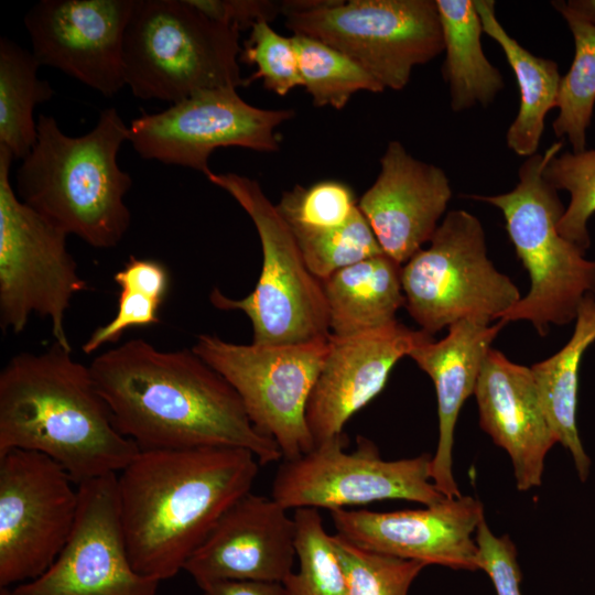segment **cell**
Here are the masks:
<instances>
[{"mask_svg":"<svg viewBox=\"0 0 595 595\" xmlns=\"http://www.w3.org/2000/svg\"><path fill=\"white\" fill-rule=\"evenodd\" d=\"M89 369L116 428L140 451L237 447L261 465L283 458L235 389L192 349L163 351L134 338L98 355Z\"/></svg>","mask_w":595,"mask_h":595,"instance_id":"obj_1","label":"cell"},{"mask_svg":"<svg viewBox=\"0 0 595 595\" xmlns=\"http://www.w3.org/2000/svg\"><path fill=\"white\" fill-rule=\"evenodd\" d=\"M260 465L237 447L140 451L117 475L133 569L159 582L184 570L220 517L251 491Z\"/></svg>","mask_w":595,"mask_h":595,"instance_id":"obj_2","label":"cell"},{"mask_svg":"<svg viewBox=\"0 0 595 595\" xmlns=\"http://www.w3.org/2000/svg\"><path fill=\"white\" fill-rule=\"evenodd\" d=\"M44 454L79 484L119 474L140 452L116 428L89 367L54 342L13 356L0 374V455Z\"/></svg>","mask_w":595,"mask_h":595,"instance_id":"obj_3","label":"cell"},{"mask_svg":"<svg viewBox=\"0 0 595 595\" xmlns=\"http://www.w3.org/2000/svg\"><path fill=\"white\" fill-rule=\"evenodd\" d=\"M36 129L35 145L17 170L18 197L65 234L94 248L116 247L131 220L123 197L132 178L117 161L129 127L110 107L80 137L65 134L46 115Z\"/></svg>","mask_w":595,"mask_h":595,"instance_id":"obj_4","label":"cell"},{"mask_svg":"<svg viewBox=\"0 0 595 595\" xmlns=\"http://www.w3.org/2000/svg\"><path fill=\"white\" fill-rule=\"evenodd\" d=\"M561 148L562 142H554L543 154L529 156L510 192L469 196L502 213L509 239L530 278L526 296L499 321H528L541 336L548 334L551 324L574 322L583 300L595 296V260L586 259L584 250L559 232L565 208L558 191L543 177L547 163Z\"/></svg>","mask_w":595,"mask_h":595,"instance_id":"obj_5","label":"cell"},{"mask_svg":"<svg viewBox=\"0 0 595 595\" xmlns=\"http://www.w3.org/2000/svg\"><path fill=\"white\" fill-rule=\"evenodd\" d=\"M239 33L187 0H134L123 41L126 85L140 99L172 104L246 85Z\"/></svg>","mask_w":595,"mask_h":595,"instance_id":"obj_6","label":"cell"},{"mask_svg":"<svg viewBox=\"0 0 595 595\" xmlns=\"http://www.w3.org/2000/svg\"><path fill=\"white\" fill-rule=\"evenodd\" d=\"M207 180L227 192L249 215L262 248V267L253 291L244 299L218 288L212 304L241 311L251 322L252 343L280 346L329 337L328 309L322 281L307 268L293 232L260 184L237 173H209Z\"/></svg>","mask_w":595,"mask_h":595,"instance_id":"obj_7","label":"cell"},{"mask_svg":"<svg viewBox=\"0 0 595 595\" xmlns=\"http://www.w3.org/2000/svg\"><path fill=\"white\" fill-rule=\"evenodd\" d=\"M293 34L347 55L382 87L400 90L412 69L444 51L435 0L281 1Z\"/></svg>","mask_w":595,"mask_h":595,"instance_id":"obj_8","label":"cell"},{"mask_svg":"<svg viewBox=\"0 0 595 595\" xmlns=\"http://www.w3.org/2000/svg\"><path fill=\"white\" fill-rule=\"evenodd\" d=\"M401 267L405 309L430 335L462 320L491 324L521 294L487 256L479 219L450 210L429 241Z\"/></svg>","mask_w":595,"mask_h":595,"instance_id":"obj_9","label":"cell"},{"mask_svg":"<svg viewBox=\"0 0 595 595\" xmlns=\"http://www.w3.org/2000/svg\"><path fill=\"white\" fill-rule=\"evenodd\" d=\"M14 158L0 145V325L19 334L36 314L50 318L55 343L72 347L64 326L76 293L87 289L66 247L67 234L24 204L13 191Z\"/></svg>","mask_w":595,"mask_h":595,"instance_id":"obj_10","label":"cell"},{"mask_svg":"<svg viewBox=\"0 0 595 595\" xmlns=\"http://www.w3.org/2000/svg\"><path fill=\"white\" fill-rule=\"evenodd\" d=\"M327 342L240 345L201 334L192 350L228 381L252 425L274 440L283 459L290 461L315 446L305 411Z\"/></svg>","mask_w":595,"mask_h":595,"instance_id":"obj_11","label":"cell"},{"mask_svg":"<svg viewBox=\"0 0 595 595\" xmlns=\"http://www.w3.org/2000/svg\"><path fill=\"white\" fill-rule=\"evenodd\" d=\"M345 433L315 445L309 453L283 461L272 482L271 497L286 510L329 511L387 499L424 506L444 500L431 479L432 456L386 461L370 440L357 437L347 452Z\"/></svg>","mask_w":595,"mask_h":595,"instance_id":"obj_12","label":"cell"},{"mask_svg":"<svg viewBox=\"0 0 595 595\" xmlns=\"http://www.w3.org/2000/svg\"><path fill=\"white\" fill-rule=\"evenodd\" d=\"M78 486L48 456L0 455V587L32 581L57 559L76 521Z\"/></svg>","mask_w":595,"mask_h":595,"instance_id":"obj_13","label":"cell"},{"mask_svg":"<svg viewBox=\"0 0 595 595\" xmlns=\"http://www.w3.org/2000/svg\"><path fill=\"white\" fill-rule=\"evenodd\" d=\"M236 89L202 90L163 111L142 112L129 126V141L143 159L190 167L205 176L213 172L208 160L218 148L278 151L277 128L295 111L251 106Z\"/></svg>","mask_w":595,"mask_h":595,"instance_id":"obj_14","label":"cell"},{"mask_svg":"<svg viewBox=\"0 0 595 595\" xmlns=\"http://www.w3.org/2000/svg\"><path fill=\"white\" fill-rule=\"evenodd\" d=\"M117 475L78 485V512L63 550L41 576L8 588L10 595H158L160 582L131 564Z\"/></svg>","mask_w":595,"mask_h":595,"instance_id":"obj_15","label":"cell"},{"mask_svg":"<svg viewBox=\"0 0 595 595\" xmlns=\"http://www.w3.org/2000/svg\"><path fill=\"white\" fill-rule=\"evenodd\" d=\"M134 0H41L24 17L41 66L106 97L126 85L123 41Z\"/></svg>","mask_w":595,"mask_h":595,"instance_id":"obj_16","label":"cell"},{"mask_svg":"<svg viewBox=\"0 0 595 595\" xmlns=\"http://www.w3.org/2000/svg\"><path fill=\"white\" fill-rule=\"evenodd\" d=\"M329 512L336 533L363 548L426 566L479 570L475 533L484 507L472 496L445 498L424 509Z\"/></svg>","mask_w":595,"mask_h":595,"instance_id":"obj_17","label":"cell"},{"mask_svg":"<svg viewBox=\"0 0 595 595\" xmlns=\"http://www.w3.org/2000/svg\"><path fill=\"white\" fill-rule=\"evenodd\" d=\"M430 337L398 321L357 335H329L305 411L314 444L344 433L346 422L385 388L396 364Z\"/></svg>","mask_w":595,"mask_h":595,"instance_id":"obj_18","label":"cell"},{"mask_svg":"<svg viewBox=\"0 0 595 595\" xmlns=\"http://www.w3.org/2000/svg\"><path fill=\"white\" fill-rule=\"evenodd\" d=\"M296 559L295 522L272 497L239 498L194 551L184 570L201 587L221 581H283Z\"/></svg>","mask_w":595,"mask_h":595,"instance_id":"obj_19","label":"cell"},{"mask_svg":"<svg viewBox=\"0 0 595 595\" xmlns=\"http://www.w3.org/2000/svg\"><path fill=\"white\" fill-rule=\"evenodd\" d=\"M452 198L445 172L388 143L380 172L357 205L382 251L403 266L433 237Z\"/></svg>","mask_w":595,"mask_h":595,"instance_id":"obj_20","label":"cell"},{"mask_svg":"<svg viewBox=\"0 0 595 595\" xmlns=\"http://www.w3.org/2000/svg\"><path fill=\"white\" fill-rule=\"evenodd\" d=\"M482 429L509 455L517 488L541 485L544 459L556 443L531 368L490 348L474 390Z\"/></svg>","mask_w":595,"mask_h":595,"instance_id":"obj_21","label":"cell"},{"mask_svg":"<svg viewBox=\"0 0 595 595\" xmlns=\"http://www.w3.org/2000/svg\"><path fill=\"white\" fill-rule=\"evenodd\" d=\"M504 325L501 321L484 324L462 320L448 326L442 339L430 337L409 354L435 387L439 440L431 461V479L446 498L462 496L453 476L455 424L464 402L474 394L485 357Z\"/></svg>","mask_w":595,"mask_h":595,"instance_id":"obj_22","label":"cell"},{"mask_svg":"<svg viewBox=\"0 0 595 595\" xmlns=\"http://www.w3.org/2000/svg\"><path fill=\"white\" fill-rule=\"evenodd\" d=\"M401 267L381 253L322 280L331 335H357L394 323L405 304Z\"/></svg>","mask_w":595,"mask_h":595,"instance_id":"obj_23","label":"cell"},{"mask_svg":"<svg viewBox=\"0 0 595 595\" xmlns=\"http://www.w3.org/2000/svg\"><path fill=\"white\" fill-rule=\"evenodd\" d=\"M573 334L553 356L531 368L539 398L556 443L572 455L578 477L585 482L591 459L576 426L578 370L586 349L595 342V296H586L576 315Z\"/></svg>","mask_w":595,"mask_h":595,"instance_id":"obj_24","label":"cell"},{"mask_svg":"<svg viewBox=\"0 0 595 595\" xmlns=\"http://www.w3.org/2000/svg\"><path fill=\"white\" fill-rule=\"evenodd\" d=\"M474 1L484 33L500 45L519 87V110L507 131V145L529 158L537 153L548 112L556 107L562 76L554 61L533 55L507 33L496 17L495 1Z\"/></svg>","mask_w":595,"mask_h":595,"instance_id":"obj_25","label":"cell"},{"mask_svg":"<svg viewBox=\"0 0 595 595\" xmlns=\"http://www.w3.org/2000/svg\"><path fill=\"white\" fill-rule=\"evenodd\" d=\"M444 51L443 75L451 93V106L458 112L476 104L486 106L504 88L500 72L482 47V20L474 0H435Z\"/></svg>","mask_w":595,"mask_h":595,"instance_id":"obj_26","label":"cell"},{"mask_svg":"<svg viewBox=\"0 0 595 595\" xmlns=\"http://www.w3.org/2000/svg\"><path fill=\"white\" fill-rule=\"evenodd\" d=\"M40 64L28 51L8 37L0 40V145L14 160L25 159L37 138L34 107L50 100L54 90L37 77Z\"/></svg>","mask_w":595,"mask_h":595,"instance_id":"obj_27","label":"cell"},{"mask_svg":"<svg viewBox=\"0 0 595 595\" xmlns=\"http://www.w3.org/2000/svg\"><path fill=\"white\" fill-rule=\"evenodd\" d=\"M552 6L566 21L575 46L571 67L561 78L559 115L552 127L556 137L569 139L573 152H582L586 150V130L595 105V25L573 15L562 1Z\"/></svg>","mask_w":595,"mask_h":595,"instance_id":"obj_28","label":"cell"},{"mask_svg":"<svg viewBox=\"0 0 595 595\" xmlns=\"http://www.w3.org/2000/svg\"><path fill=\"white\" fill-rule=\"evenodd\" d=\"M113 280L120 288L116 315L91 333L83 345L85 354L116 343L128 328L160 322L159 310L170 288V273L161 261L131 256Z\"/></svg>","mask_w":595,"mask_h":595,"instance_id":"obj_29","label":"cell"},{"mask_svg":"<svg viewBox=\"0 0 595 595\" xmlns=\"http://www.w3.org/2000/svg\"><path fill=\"white\" fill-rule=\"evenodd\" d=\"M302 86L316 107L343 109L358 91L381 93L382 85L340 51L315 39L293 34Z\"/></svg>","mask_w":595,"mask_h":595,"instance_id":"obj_30","label":"cell"},{"mask_svg":"<svg viewBox=\"0 0 595 595\" xmlns=\"http://www.w3.org/2000/svg\"><path fill=\"white\" fill-rule=\"evenodd\" d=\"M299 570L284 581L286 595H347L345 576L318 509L293 513Z\"/></svg>","mask_w":595,"mask_h":595,"instance_id":"obj_31","label":"cell"},{"mask_svg":"<svg viewBox=\"0 0 595 595\" xmlns=\"http://www.w3.org/2000/svg\"><path fill=\"white\" fill-rule=\"evenodd\" d=\"M292 232L309 270L321 281L343 268L385 253L358 205L342 225Z\"/></svg>","mask_w":595,"mask_h":595,"instance_id":"obj_32","label":"cell"},{"mask_svg":"<svg viewBox=\"0 0 595 595\" xmlns=\"http://www.w3.org/2000/svg\"><path fill=\"white\" fill-rule=\"evenodd\" d=\"M332 542L342 565L347 595H408L424 563L363 548L340 534Z\"/></svg>","mask_w":595,"mask_h":595,"instance_id":"obj_33","label":"cell"},{"mask_svg":"<svg viewBox=\"0 0 595 595\" xmlns=\"http://www.w3.org/2000/svg\"><path fill=\"white\" fill-rule=\"evenodd\" d=\"M543 177L554 190L569 192L570 202L558 229L566 240L586 251L591 246L587 223L595 214V150L552 156Z\"/></svg>","mask_w":595,"mask_h":595,"instance_id":"obj_34","label":"cell"},{"mask_svg":"<svg viewBox=\"0 0 595 595\" xmlns=\"http://www.w3.org/2000/svg\"><path fill=\"white\" fill-rule=\"evenodd\" d=\"M357 207L353 190L336 180L295 185L277 208L292 230H318L344 224Z\"/></svg>","mask_w":595,"mask_h":595,"instance_id":"obj_35","label":"cell"},{"mask_svg":"<svg viewBox=\"0 0 595 595\" xmlns=\"http://www.w3.org/2000/svg\"><path fill=\"white\" fill-rule=\"evenodd\" d=\"M239 62L257 66L256 73L246 84L262 79L263 86L279 96H285L293 88L302 86L292 37L277 33L267 21H260L250 29Z\"/></svg>","mask_w":595,"mask_h":595,"instance_id":"obj_36","label":"cell"},{"mask_svg":"<svg viewBox=\"0 0 595 595\" xmlns=\"http://www.w3.org/2000/svg\"><path fill=\"white\" fill-rule=\"evenodd\" d=\"M478 566L490 577L497 595H521L517 549L508 536L497 537L484 520L477 527Z\"/></svg>","mask_w":595,"mask_h":595,"instance_id":"obj_37","label":"cell"},{"mask_svg":"<svg viewBox=\"0 0 595 595\" xmlns=\"http://www.w3.org/2000/svg\"><path fill=\"white\" fill-rule=\"evenodd\" d=\"M209 19L238 30L270 22L282 13L281 2L268 0H187Z\"/></svg>","mask_w":595,"mask_h":595,"instance_id":"obj_38","label":"cell"},{"mask_svg":"<svg viewBox=\"0 0 595 595\" xmlns=\"http://www.w3.org/2000/svg\"><path fill=\"white\" fill-rule=\"evenodd\" d=\"M202 595H286L279 582L221 581L202 588Z\"/></svg>","mask_w":595,"mask_h":595,"instance_id":"obj_39","label":"cell"},{"mask_svg":"<svg viewBox=\"0 0 595 595\" xmlns=\"http://www.w3.org/2000/svg\"><path fill=\"white\" fill-rule=\"evenodd\" d=\"M562 3L573 15L595 25V0H570Z\"/></svg>","mask_w":595,"mask_h":595,"instance_id":"obj_40","label":"cell"},{"mask_svg":"<svg viewBox=\"0 0 595 595\" xmlns=\"http://www.w3.org/2000/svg\"><path fill=\"white\" fill-rule=\"evenodd\" d=\"M0 595H10V592H9L8 588H2V589L0 591Z\"/></svg>","mask_w":595,"mask_h":595,"instance_id":"obj_41","label":"cell"}]
</instances>
